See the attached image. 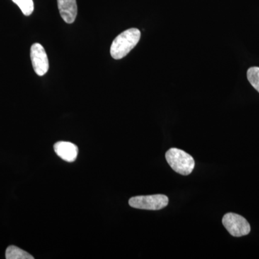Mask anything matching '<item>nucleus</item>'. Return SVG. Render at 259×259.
Segmentation results:
<instances>
[{"label":"nucleus","instance_id":"obj_1","mask_svg":"<svg viewBox=\"0 0 259 259\" xmlns=\"http://www.w3.org/2000/svg\"><path fill=\"white\" fill-rule=\"evenodd\" d=\"M141 38V32L136 28L126 30L112 42L110 54L113 59H122L136 47Z\"/></svg>","mask_w":259,"mask_h":259},{"label":"nucleus","instance_id":"obj_2","mask_svg":"<svg viewBox=\"0 0 259 259\" xmlns=\"http://www.w3.org/2000/svg\"><path fill=\"white\" fill-rule=\"evenodd\" d=\"M166 159L174 171L183 176L190 175L195 166L193 157L179 148H170L166 153Z\"/></svg>","mask_w":259,"mask_h":259},{"label":"nucleus","instance_id":"obj_3","mask_svg":"<svg viewBox=\"0 0 259 259\" xmlns=\"http://www.w3.org/2000/svg\"><path fill=\"white\" fill-rule=\"evenodd\" d=\"M128 202L130 206L134 208L159 210L168 205V198L164 194L137 196L130 199Z\"/></svg>","mask_w":259,"mask_h":259},{"label":"nucleus","instance_id":"obj_4","mask_svg":"<svg viewBox=\"0 0 259 259\" xmlns=\"http://www.w3.org/2000/svg\"><path fill=\"white\" fill-rule=\"evenodd\" d=\"M223 224L228 233L234 237H241L249 234L250 226L244 218L235 214L228 213L223 218Z\"/></svg>","mask_w":259,"mask_h":259},{"label":"nucleus","instance_id":"obj_5","mask_svg":"<svg viewBox=\"0 0 259 259\" xmlns=\"http://www.w3.org/2000/svg\"><path fill=\"white\" fill-rule=\"evenodd\" d=\"M32 67L38 76L45 75L49 71V62L47 52L41 44H34L30 49Z\"/></svg>","mask_w":259,"mask_h":259},{"label":"nucleus","instance_id":"obj_6","mask_svg":"<svg viewBox=\"0 0 259 259\" xmlns=\"http://www.w3.org/2000/svg\"><path fill=\"white\" fill-rule=\"evenodd\" d=\"M54 151L56 154L64 161L74 162L78 156L77 146L72 143L66 142V141H59L56 143L54 146Z\"/></svg>","mask_w":259,"mask_h":259},{"label":"nucleus","instance_id":"obj_7","mask_svg":"<svg viewBox=\"0 0 259 259\" xmlns=\"http://www.w3.org/2000/svg\"><path fill=\"white\" fill-rule=\"evenodd\" d=\"M57 2L63 20L66 23H74L77 15V4L76 0H57Z\"/></svg>","mask_w":259,"mask_h":259},{"label":"nucleus","instance_id":"obj_8","mask_svg":"<svg viewBox=\"0 0 259 259\" xmlns=\"http://www.w3.org/2000/svg\"><path fill=\"white\" fill-rule=\"evenodd\" d=\"M5 258L7 259H33L34 257L28 252L15 245H10L6 250Z\"/></svg>","mask_w":259,"mask_h":259},{"label":"nucleus","instance_id":"obj_9","mask_svg":"<svg viewBox=\"0 0 259 259\" xmlns=\"http://www.w3.org/2000/svg\"><path fill=\"white\" fill-rule=\"evenodd\" d=\"M13 1L18 5L25 16H29L33 12L34 3L32 0H13Z\"/></svg>","mask_w":259,"mask_h":259},{"label":"nucleus","instance_id":"obj_10","mask_svg":"<svg viewBox=\"0 0 259 259\" xmlns=\"http://www.w3.org/2000/svg\"><path fill=\"white\" fill-rule=\"evenodd\" d=\"M247 78L250 84L259 93V67H250L247 71Z\"/></svg>","mask_w":259,"mask_h":259}]
</instances>
